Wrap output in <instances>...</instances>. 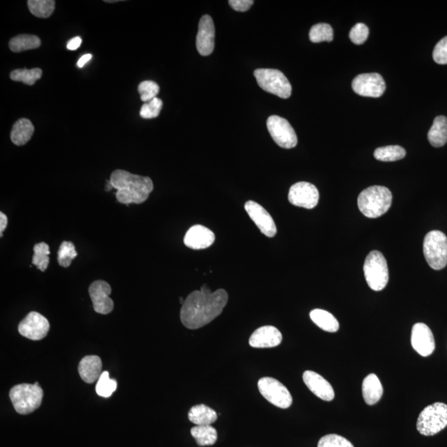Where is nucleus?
<instances>
[{"instance_id": "f257e3e1", "label": "nucleus", "mask_w": 447, "mask_h": 447, "mask_svg": "<svg viewBox=\"0 0 447 447\" xmlns=\"http://www.w3.org/2000/svg\"><path fill=\"white\" fill-rule=\"evenodd\" d=\"M228 298L224 289L211 293L191 292L182 306L180 317L183 326L195 330L209 324L223 312Z\"/></svg>"}, {"instance_id": "f03ea898", "label": "nucleus", "mask_w": 447, "mask_h": 447, "mask_svg": "<svg viewBox=\"0 0 447 447\" xmlns=\"http://www.w3.org/2000/svg\"><path fill=\"white\" fill-rule=\"evenodd\" d=\"M114 189L117 190L119 202L141 204L146 201L153 190L152 179L148 177L135 175L125 170H116L109 179Z\"/></svg>"}, {"instance_id": "7ed1b4c3", "label": "nucleus", "mask_w": 447, "mask_h": 447, "mask_svg": "<svg viewBox=\"0 0 447 447\" xmlns=\"http://www.w3.org/2000/svg\"><path fill=\"white\" fill-rule=\"evenodd\" d=\"M392 193L385 186H373L365 189L358 198V207L368 218H378L389 210Z\"/></svg>"}, {"instance_id": "20e7f679", "label": "nucleus", "mask_w": 447, "mask_h": 447, "mask_svg": "<svg viewBox=\"0 0 447 447\" xmlns=\"http://www.w3.org/2000/svg\"><path fill=\"white\" fill-rule=\"evenodd\" d=\"M10 398L15 411L19 414L27 415L41 406L44 390L37 382L33 385L21 384L12 387Z\"/></svg>"}, {"instance_id": "39448f33", "label": "nucleus", "mask_w": 447, "mask_h": 447, "mask_svg": "<svg viewBox=\"0 0 447 447\" xmlns=\"http://www.w3.org/2000/svg\"><path fill=\"white\" fill-rule=\"evenodd\" d=\"M447 427V405L434 403L426 407L417 421V429L421 435L431 437Z\"/></svg>"}, {"instance_id": "423d86ee", "label": "nucleus", "mask_w": 447, "mask_h": 447, "mask_svg": "<svg viewBox=\"0 0 447 447\" xmlns=\"http://www.w3.org/2000/svg\"><path fill=\"white\" fill-rule=\"evenodd\" d=\"M366 282L374 291H382L389 283V268L384 255L374 250L368 254L364 265Z\"/></svg>"}, {"instance_id": "0eeeda50", "label": "nucleus", "mask_w": 447, "mask_h": 447, "mask_svg": "<svg viewBox=\"0 0 447 447\" xmlns=\"http://www.w3.org/2000/svg\"><path fill=\"white\" fill-rule=\"evenodd\" d=\"M423 253L428 265L435 270H444L447 265V237L444 232L433 231L426 236Z\"/></svg>"}, {"instance_id": "6e6552de", "label": "nucleus", "mask_w": 447, "mask_h": 447, "mask_svg": "<svg viewBox=\"0 0 447 447\" xmlns=\"http://www.w3.org/2000/svg\"><path fill=\"white\" fill-rule=\"evenodd\" d=\"M255 79L263 91L283 99L292 95V86L282 71L276 69L261 68L254 71Z\"/></svg>"}, {"instance_id": "1a4fd4ad", "label": "nucleus", "mask_w": 447, "mask_h": 447, "mask_svg": "<svg viewBox=\"0 0 447 447\" xmlns=\"http://www.w3.org/2000/svg\"><path fill=\"white\" fill-rule=\"evenodd\" d=\"M259 392L263 398L276 407L287 410L292 403L290 392L282 383L274 378L265 377L258 382Z\"/></svg>"}, {"instance_id": "9d476101", "label": "nucleus", "mask_w": 447, "mask_h": 447, "mask_svg": "<svg viewBox=\"0 0 447 447\" xmlns=\"http://www.w3.org/2000/svg\"><path fill=\"white\" fill-rule=\"evenodd\" d=\"M267 127L271 137L279 147L289 149L297 146L296 132L286 119L272 116L268 119Z\"/></svg>"}, {"instance_id": "9b49d317", "label": "nucleus", "mask_w": 447, "mask_h": 447, "mask_svg": "<svg viewBox=\"0 0 447 447\" xmlns=\"http://www.w3.org/2000/svg\"><path fill=\"white\" fill-rule=\"evenodd\" d=\"M352 89L358 95L378 98L385 93L386 85L378 73H365L357 76L352 82Z\"/></svg>"}, {"instance_id": "f8f14e48", "label": "nucleus", "mask_w": 447, "mask_h": 447, "mask_svg": "<svg viewBox=\"0 0 447 447\" xmlns=\"http://www.w3.org/2000/svg\"><path fill=\"white\" fill-rule=\"evenodd\" d=\"M288 201L293 206L313 209L319 202V191L312 183L297 182L289 190Z\"/></svg>"}, {"instance_id": "ddd939ff", "label": "nucleus", "mask_w": 447, "mask_h": 447, "mask_svg": "<svg viewBox=\"0 0 447 447\" xmlns=\"http://www.w3.org/2000/svg\"><path fill=\"white\" fill-rule=\"evenodd\" d=\"M49 330L50 323L48 319L36 312L28 313L19 325L20 335L32 340L45 338Z\"/></svg>"}, {"instance_id": "4468645a", "label": "nucleus", "mask_w": 447, "mask_h": 447, "mask_svg": "<svg viewBox=\"0 0 447 447\" xmlns=\"http://www.w3.org/2000/svg\"><path fill=\"white\" fill-rule=\"evenodd\" d=\"M112 287L105 281L98 280L89 288V295L92 301L94 310L100 314L107 315L114 309V301L109 297Z\"/></svg>"}, {"instance_id": "2eb2a0df", "label": "nucleus", "mask_w": 447, "mask_h": 447, "mask_svg": "<svg viewBox=\"0 0 447 447\" xmlns=\"http://www.w3.org/2000/svg\"><path fill=\"white\" fill-rule=\"evenodd\" d=\"M411 342L412 348L421 356H431L435 351L432 331L424 323H417L412 326Z\"/></svg>"}, {"instance_id": "dca6fc26", "label": "nucleus", "mask_w": 447, "mask_h": 447, "mask_svg": "<svg viewBox=\"0 0 447 447\" xmlns=\"http://www.w3.org/2000/svg\"><path fill=\"white\" fill-rule=\"evenodd\" d=\"M245 209L257 227L267 237H274L277 234V227L270 213L258 203L249 201L245 203Z\"/></svg>"}, {"instance_id": "f3484780", "label": "nucleus", "mask_w": 447, "mask_h": 447, "mask_svg": "<svg viewBox=\"0 0 447 447\" xmlns=\"http://www.w3.org/2000/svg\"><path fill=\"white\" fill-rule=\"evenodd\" d=\"M216 29L210 15H204L199 22L197 35V49L203 57L209 56L215 49Z\"/></svg>"}, {"instance_id": "a211bd4d", "label": "nucleus", "mask_w": 447, "mask_h": 447, "mask_svg": "<svg viewBox=\"0 0 447 447\" xmlns=\"http://www.w3.org/2000/svg\"><path fill=\"white\" fill-rule=\"evenodd\" d=\"M302 378H304V381L306 387L317 397L326 402L332 401L334 399L335 392L333 387L320 374L310 371V370H306Z\"/></svg>"}, {"instance_id": "6ab92c4d", "label": "nucleus", "mask_w": 447, "mask_h": 447, "mask_svg": "<svg viewBox=\"0 0 447 447\" xmlns=\"http://www.w3.org/2000/svg\"><path fill=\"white\" fill-rule=\"evenodd\" d=\"M283 340V335L272 326L258 328L251 335L249 343L254 348H272L279 346Z\"/></svg>"}, {"instance_id": "aec40b11", "label": "nucleus", "mask_w": 447, "mask_h": 447, "mask_svg": "<svg viewBox=\"0 0 447 447\" xmlns=\"http://www.w3.org/2000/svg\"><path fill=\"white\" fill-rule=\"evenodd\" d=\"M215 240V234L211 229L203 225H197L191 227L186 232L184 244L193 249H204L211 246Z\"/></svg>"}, {"instance_id": "412c9836", "label": "nucleus", "mask_w": 447, "mask_h": 447, "mask_svg": "<svg viewBox=\"0 0 447 447\" xmlns=\"http://www.w3.org/2000/svg\"><path fill=\"white\" fill-rule=\"evenodd\" d=\"M80 377L87 384H93L99 380L102 372V361L99 356H87L80 360L78 366Z\"/></svg>"}, {"instance_id": "4be33fe9", "label": "nucleus", "mask_w": 447, "mask_h": 447, "mask_svg": "<svg viewBox=\"0 0 447 447\" xmlns=\"http://www.w3.org/2000/svg\"><path fill=\"white\" fill-rule=\"evenodd\" d=\"M362 394L368 405H374L380 401L384 394V389L376 374H370L365 378L362 384Z\"/></svg>"}, {"instance_id": "5701e85b", "label": "nucleus", "mask_w": 447, "mask_h": 447, "mask_svg": "<svg viewBox=\"0 0 447 447\" xmlns=\"http://www.w3.org/2000/svg\"><path fill=\"white\" fill-rule=\"evenodd\" d=\"M34 133V126L28 119H20L17 121L11 131L12 142L17 146H22L26 144Z\"/></svg>"}, {"instance_id": "b1692460", "label": "nucleus", "mask_w": 447, "mask_h": 447, "mask_svg": "<svg viewBox=\"0 0 447 447\" xmlns=\"http://www.w3.org/2000/svg\"><path fill=\"white\" fill-rule=\"evenodd\" d=\"M189 419L195 426H211L218 419L216 412L204 404L191 408Z\"/></svg>"}, {"instance_id": "393cba45", "label": "nucleus", "mask_w": 447, "mask_h": 447, "mask_svg": "<svg viewBox=\"0 0 447 447\" xmlns=\"http://www.w3.org/2000/svg\"><path fill=\"white\" fill-rule=\"evenodd\" d=\"M428 138L433 147L444 146L447 142V118L444 116L434 119L433 125L428 132Z\"/></svg>"}, {"instance_id": "a878e982", "label": "nucleus", "mask_w": 447, "mask_h": 447, "mask_svg": "<svg viewBox=\"0 0 447 447\" xmlns=\"http://www.w3.org/2000/svg\"><path fill=\"white\" fill-rule=\"evenodd\" d=\"M310 317L312 321L322 330L327 332L338 331L340 325L333 315L322 309H314L310 313Z\"/></svg>"}, {"instance_id": "bb28decb", "label": "nucleus", "mask_w": 447, "mask_h": 447, "mask_svg": "<svg viewBox=\"0 0 447 447\" xmlns=\"http://www.w3.org/2000/svg\"><path fill=\"white\" fill-rule=\"evenodd\" d=\"M40 46V38L35 35H29V34H21V35L12 37L10 41V50L17 53L36 49Z\"/></svg>"}, {"instance_id": "cd10ccee", "label": "nucleus", "mask_w": 447, "mask_h": 447, "mask_svg": "<svg viewBox=\"0 0 447 447\" xmlns=\"http://www.w3.org/2000/svg\"><path fill=\"white\" fill-rule=\"evenodd\" d=\"M191 436L200 446L214 445L217 441L216 430L211 426H195L191 430Z\"/></svg>"}, {"instance_id": "c85d7f7f", "label": "nucleus", "mask_w": 447, "mask_h": 447, "mask_svg": "<svg viewBox=\"0 0 447 447\" xmlns=\"http://www.w3.org/2000/svg\"><path fill=\"white\" fill-rule=\"evenodd\" d=\"M56 2L54 0H29L28 6L30 12L37 18H49L55 10Z\"/></svg>"}, {"instance_id": "c756f323", "label": "nucleus", "mask_w": 447, "mask_h": 447, "mask_svg": "<svg viewBox=\"0 0 447 447\" xmlns=\"http://www.w3.org/2000/svg\"><path fill=\"white\" fill-rule=\"evenodd\" d=\"M374 156L378 161H394L403 159L406 156V151L398 146H385L378 148L374 151Z\"/></svg>"}, {"instance_id": "7c9ffc66", "label": "nucleus", "mask_w": 447, "mask_h": 447, "mask_svg": "<svg viewBox=\"0 0 447 447\" xmlns=\"http://www.w3.org/2000/svg\"><path fill=\"white\" fill-rule=\"evenodd\" d=\"M42 76V71L40 68H33V69H17L12 71L10 73V78L15 82H24L33 86L37 80H40Z\"/></svg>"}, {"instance_id": "2f4dec72", "label": "nucleus", "mask_w": 447, "mask_h": 447, "mask_svg": "<svg viewBox=\"0 0 447 447\" xmlns=\"http://www.w3.org/2000/svg\"><path fill=\"white\" fill-rule=\"evenodd\" d=\"M33 250V265L40 268L42 272L46 271L50 262L49 255L51 252L49 245L44 242H42L34 245Z\"/></svg>"}, {"instance_id": "473e14b6", "label": "nucleus", "mask_w": 447, "mask_h": 447, "mask_svg": "<svg viewBox=\"0 0 447 447\" xmlns=\"http://www.w3.org/2000/svg\"><path fill=\"white\" fill-rule=\"evenodd\" d=\"M334 33L330 24H317L310 30L309 38L310 42L318 44L322 42H331L333 40Z\"/></svg>"}, {"instance_id": "72a5a7b5", "label": "nucleus", "mask_w": 447, "mask_h": 447, "mask_svg": "<svg viewBox=\"0 0 447 447\" xmlns=\"http://www.w3.org/2000/svg\"><path fill=\"white\" fill-rule=\"evenodd\" d=\"M117 381L112 380L109 378L108 371H105L101 374V376L98 380L96 386V394L100 397L109 398L117 389Z\"/></svg>"}, {"instance_id": "f704fd0d", "label": "nucleus", "mask_w": 447, "mask_h": 447, "mask_svg": "<svg viewBox=\"0 0 447 447\" xmlns=\"http://www.w3.org/2000/svg\"><path fill=\"white\" fill-rule=\"evenodd\" d=\"M78 256L76 247L71 242L63 241L58 253V261L60 266H71L72 261Z\"/></svg>"}, {"instance_id": "c9c22d12", "label": "nucleus", "mask_w": 447, "mask_h": 447, "mask_svg": "<svg viewBox=\"0 0 447 447\" xmlns=\"http://www.w3.org/2000/svg\"><path fill=\"white\" fill-rule=\"evenodd\" d=\"M163 105V101L157 97L143 105L140 109V116L146 119L157 118L159 116Z\"/></svg>"}, {"instance_id": "e433bc0d", "label": "nucleus", "mask_w": 447, "mask_h": 447, "mask_svg": "<svg viewBox=\"0 0 447 447\" xmlns=\"http://www.w3.org/2000/svg\"><path fill=\"white\" fill-rule=\"evenodd\" d=\"M140 98L144 103L150 101L157 98V94L159 92V87L155 82L152 80H146L139 84L138 87Z\"/></svg>"}, {"instance_id": "4c0bfd02", "label": "nucleus", "mask_w": 447, "mask_h": 447, "mask_svg": "<svg viewBox=\"0 0 447 447\" xmlns=\"http://www.w3.org/2000/svg\"><path fill=\"white\" fill-rule=\"evenodd\" d=\"M317 447H355L350 441L336 434L322 437Z\"/></svg>"}, {"instance_id": "58836bf2", "label": "nucleus", "mask_w": 447, "mask_h": 447, "mask_svg": "<svg viewBox=\"0 0 447 447\" xmlns=\"http://www.w3.org/2000/svg\"><path fill=\"white\" fill-rule=\"evenodd\" d=\"M369 30L365 24H356L350 32V40L356 45L363 44L367 40Z\"/></svg>"}, {"instance_id": "ea45409f", "label": "nucleus", "mask_w": 447, "mask_h": 447, "mask_svg": "<svg viewBox=\"0 0 447 447\" xmlns=\"http://www.w3.org/2000/svg\"><path fill=\"white\" fill-rule=\"evenodd\" d=\"M432 57L434 61L440 65L447 64V36L437 42L433 50Z\"/></svg>"}, {"instance_id": "a19ab883", "label": "nucleus", "mask_w": 447, "mask_h": 447, "mask_svg": "<svg viewBox=\"0 0 447 447\" xmlns=\"http://www.w3.org/2000/svg\"><path fill=\"white\" fill-rule=\"evenodd\" d=\"M254 3L253 0H231L229 1V4L233 10L238 12L249 10Z\"/></svg>"}, {"instance_id": "79ce46f5", "label": "nucleus", "mask_w": 447, "mask_h": 447, "mask_svg": "<svg viewBox=\"0 0 447 447\" xmlns=\"http://www.w3.org/2000/svg\"><path fill=\"white\" fill-rule=\"evenodd\" d=\"M82 40L80 37H76L72 38L67 44V49L71 51H75L78 49L82 45Z\"/></svg>"}, {"instance_id": "37998d69", "label": "nucleus", "mask_w": 447, "mask_h": 447, "mask_svg": "<svg viewBox=\"0 0 447 447\" xmlns=\"http://www.w3.org/2000/svg\"><path fill=\"white\" fill-rule=\"evenodd\" d=\"M8 225V218L6 214L3 212L0 213V236H3L4 229H6Z\"/></svg>"}, {"instance_id": "c03bdc74", "label": "nucleus", "mask_w": 447, "mask_h": 447, "mask_svg": "<svg viewBox=\"0 0 447 447\" xmlns=\"http://www.w3.org/2000/svg\"><path fill=\"white\" fill-rule=\"evenodd\" d=\"M92 58L91 54H86L84 55L82 58L79 59V61L78 62V66L80 68H82L86 64L91 60Z\"/></svg>"}, {"instance_id": "a18cd8bd", "label": "nucleus", "mask_w": 447, "mask_h": 447, "mask_svg": "<svg viewBox=\"0 0 447 447\" xmlns=\"http://www.w3.org/2000/svg\"><path fill=\"white\" fill-rule=\"evenodd\" d=\"M200 291H201V292H205V293H211V292H212L211 291V289H210V288H209L207 286V285H203V286H202V288H201V290H200Z\"/></svg>"}]
</instances>
